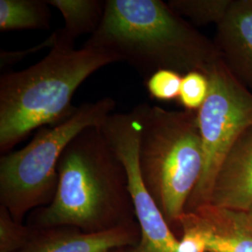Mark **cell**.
Instances as JSON below:
<instances>
[{
	"label": "cell",
	"mask_w": 252,
	"mask_h": 252,
	"mask_svg": "<svg viewBox=\"0 0 252 252\" xmlns=\"http://www.w3.org/2000/svg\"><path fill=\"white\" fill-rule=\"evenodd\" d=\"M54 200L35 211V228L67 226L102 233L137 223L126 169L97 126L86 128L58 162Z\"/></svg>",
	"instance_id": "6da1fadb"
},
{
	"label": "cell",
	"mask_w": 252,
	"mask_h": 252,
	"mask_svg": "<svg viewBox=\"0 0 252 252\" xmlns=\"http://www.w3.org/2000/svg\"><path fill=\"white\" fill-rule=\"evenodd\" d=\"M83 47L114 54L146 80L159 69L207 75L221 58L214 41L162 0H106L101 25Z\"/></svg>",
	"instance_id": "7a4b0ae2"
},
{
	"label": "cell",
	"mask_w": 252,
	"mask_h": 252,
	"mask_svg": "<svg viewBox=\"0 0 252 252\" xmlns=\"http://www.w3.org/2000/svg\"><path fill=\"white\" fill-rule=\"evenodd\" d=\"M119 62L94 48L54 46L39 62L0 78V153L6 154L35 130L70 117L76 91L99 68Z\"/></svg>",
	"instance_id": "3957f363"
},
{
	"label": "cell",
	"mask_w": 252,
	"mask_h": 252,
	"mask_svg": "<svg viewBox=\"0 0 252 252\" xmlns=\"http://www.w3.org/2000/svg\"><path fill=\"white\" fill-rule=\"evenodd\" d=\"M139 166L145 185L170 225H179L203 172L198 114L142 103Z\"/></svg>",
	"instance_id": "277c9868"
},
{
	"label": "cell",
	"mask_w": 252,
	"mask_h": 252,
	"mask_svg": "<svg viewBox=\"0 0 252 252\" xmlns=\"http://www.w3.org/2000/svg\"><path fill=\"white\" fill-rule=\"evenodd\" d=\"M116 107L104 97L79 106L63 123L40 128L28 144L0 158V206L23 222L33 209L47 207L58 187V162L64 149L86 128L102 126Z\"/></svg>",
	"instance_id": "5b68a950"
},
{
	"label": "cell",
	"mask_w": 252,
	"mask_h": 252,
	"mask_svg": "<svg viewBox=\"0 0 252 252\" xmlns=\"http://www.w3.org/2000/svg\"><path fill=\"white\" fill-rule=\"evenodd\" d=\"M209 91L199 109L203 147V172L185 212L209 204L217 174L227 154L244 132L252 126V94L219 59L207 71Z\"/></svg>",
	"instance_id": "8992f818"
},
{
	"label": "cell",
	"mask_w": 252,
	"mask_h": 252,
	"mask_svg": "<svg viewBox=\"0 0 252 252\" xmlns=\"http://www.w3.org/2000/svg\"><path fill=\"white\" fill-rule=\"evenodd\" d=\"M108 144L123 163L140 229L139 243L125 252H177L179 239L147 189L139 166L140 121L136 107L108 116L100 126Z\"/></svg>",
	"instance_id": "52a82bcc"
},
{
	"label": "cell",
	"mask_w": 252,
	"mask_h": 252,
	"mask_svg": "<svg viewBox=\"0 0 252 252\" xmlns=\"http://www.w3.org/2000/svg\"><path fill=\"white\" fill-rule=\"evenodd\" d=\"M32 228L30 240L17 252H108L133 248L140 240L138 223L102 233H85L67 226Z\"/></svg>",
	"instance_id": "ba28073f"
},
{
	"label": "cell",
	"mask_w": 252,
	"mask_h": 252,
	"mask_svg": "<svg viewBox=\"0 0 252 252\" xmlns=\"http://www.w3.org/2000/svg\"><path fill=\"white\" fill-rule=\"evenodd\" d=\"M208 205L245 213L252 207V126L227 154Z\"/></svg>",
	"instance_id": "9c48e42d"
},
{
	"label": "cell",
	"mask_w": 252,
	"mask_h": 252,
	"mask_svg": "<svg viewBox=\"0 0 252 252\" xmlns=\"http://www.w3.org/2000/svg\"><path fill=\"white\" fill-rule=\"evenodd\" d=\"M217 28L214 43L221 58L246 87L252 88V0H234Z\"/></svg>",
	"instance_id": "30bf717a"
},
{
	"label": "cell",
	"mask_w": 252,
	"mask_h": 252,
	"mask_svg": "<svg viewBox=\"0 0 252 252\" xmlns=\"http://www.w3.org/2000/svg\"><path fill=\"white\" fill-rule=\"evenodd\" d=\"M206 229L207 252H252V228L245 212L206 205L192 211Z\"/></svg>",
	"instance_id": "8fae6325"
},
{
	"label": "cell",
	"mask_w": 252,
	"mask_h": 252,
	"mask_svg": "<svg viewBox=\"0 0 252 252\" xmlns=\"http://www.w3.org/2000/svg\"><path fill=\"white\" fill-rule=\"evenodd\" d=\"M48 3L60 11L64 21V26L51 35L54 47L70 49L79 36L93 35L98 29L106 8L104 0H48Z\"/></svg>",
	"instance_id": "7c38bea8"
},
{
	"label": "cell",
	"mask_w": 252,
	"mask_h": 252,
	"mask_svg": "<svg viewBox=\"0 0 252 252\" xmlns=\"http://www.w3.org/2000/svg\"><path fill=\"white\" fill-rule=\"evenodd\" d=\"M52 12L48 0H0V30H47Z\"/></svg>",
	"instance_id": "4fadbf2b"
},
{
	"label": "cell",
	"mask_w": 252,
	"mask_h": 252,
	"mask_svg": "<svg viewBox=\"0 0 252 252\" xmlns=\"http://www.w3.org/2000/svg\"><path fill=\"white\" fill-rule=\"evenodd\" d=\"M234 0H170L168 6L182 18L198 26L216 24L224 19Z\"/></svg>",
	"instance_id": "5bb4252c"
},
{
	"label": "cell",
	"mask_w": 252,
	"mask_h": 252,
	"mask_svg": "<svg viewBox=\"0 0 252 252\" xmlns=\"http://www.w3.org/2000/svg\"><path fill=\"white\" fill-rule=\"evenodd\" d=\"M33 228L16 221L8 209L0 206V252H17L30 240Z\"/></svg>",
	"instance_id": "9a60e30c"
},
{
	"label": "cell",
	"mask_w": 252,
	"mask_h": 252,
	"mask_svg": "<svg viewBox=\"0 0 252 252\" xmlns=\"http://www.w3.org/2000/svg\"><path fill=\"white\" fill-rule=\"evenodd\" d=\"M209 81L205 73L191 71L182 76L180 86V104L185 110L198 112L207 99Z\"/></svg>",
	"instance_id": "2e32d148"
},
{
	"label": "cell",
	"mask_w": 252,
	"mask_h": 252,
	"mask_svg": "<svg viewBox=\"0 0 252 252\" xmlns=\"http://www.w3.org/2000/svg\"><path fill=\"white\" fill-rule=\"evenodd\" d=\"M179 225L182 228V236L177 252H207V232L195 212H185Z\"/></svg>",
	"instance_id": "e0dca14e"
},
{
	"label": "cell",
	"mask_w": 252,
	"mask_h": 252,
	"mask_svg": "<svg viewBox=\"0 0 252 252\" xmlns=\"http://www.w3.org/2000/svg\"><path fill=\"white\" fill-rule=\"evenodd\" d=\"M182 75L171 69H159L145 82L147 91L153 99L172 101L179 99Z\"/></svg>",
	"instance_id": "ac0fdd59"
},
{
	"label": "cell",
	"mask_w": 252,
	"mask_h": 252,
	"mask_svg": "<svg viewBox=\"0 0 252 252\" xmlns=\"http://www.w3.org/2000/svg\"><path fill=\"white\" fill-rule=\"evenodd\" d=\"M53 47H54V41L50 36L44 41H42L40 44L34 46V47L29 48L27 50H21V51L1 50V52H0V69L3 71L7 68L11 67L12 65L16 64V63H18L20 61H22L29 54H35L36 52L43 50L45 48L52 49Z\"/></svg>",
	"instance_id": "d6986e66"
},
{
	"label": "cell",
	"mask_w": 252,
	"mask_h": 252,
	"mask_svg": "<svg viewBox=\"0 0 252 252\" xmlns=\"http://www.w3.org/2000/svg\"><path fill=\"white\" fill-rule=\"evenodd\" d=\"M246 214V219H247V221L248 223L250 224V226L252 228V207L250 208V210L248 212L245 213Z\"/></svg>",
	"instance_id": "ffe728a7"
},
{
	"label": "cell",
	"mask_w": 252,
	"mask_h": 252,
	"mask_svg": "<svg viewBox=\"0 0 252 252\" xmlns=\"http://www.w3.org/2000/svg\"><path fill=\"white\" fill-rule=\"evenodd\" d=\"M108 252H125V249H118V250H113Z\"/></svg>",
	"instance_id": "44dd1931"
}]
</instances>
